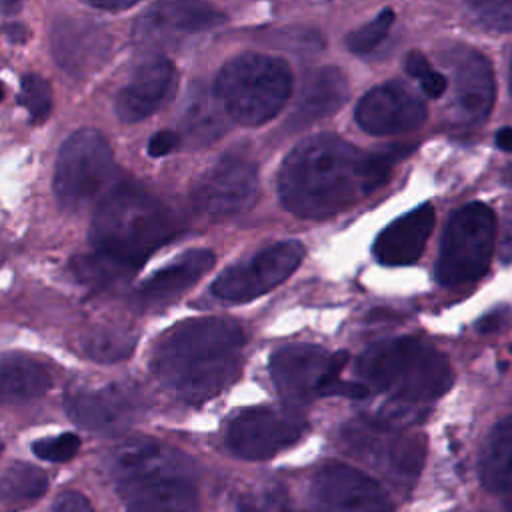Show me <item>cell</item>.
<instances>
[{"instance_id": "34", "label": "cell", "mask_w": 512, "mask_h": 512, "mask_svg": "<svg viewBox=\"0 0 512 512\" xmlns=\"http://www.w3.org/2000/svg\"><path fill=\"white\" fill-rule=\"evenodd\" d=\"M134 342L116 334H108V336H90L84 344V352L94 358V360H106V362H114L118 358H124L132 352Z\"/></svg>"}, {"instance_id": "1", "label": "cell", "mask_w": 512, "mask_h": 512, "mask_svg": "<svg viewBox=\"0 0 512 512\" xmlns=\"http://www.w3.org/2000/svg\"><path fill=\"white\" fill-rule=\"evenodd\" d=\"M392 162V154L364 152L332 134L312 136L284 158L278 196L294 216L330 218L380 188Z\"/></svg>"}, {"instance_id": "4", "label": "cell", "mask_w": 512, "mask_h": 512, "mask_svg": "<svg viewBox=\"0 0 512 512\" xmlns=\"http://www.w3.org/2000/svg\"><path fill=\"white\" fill-rule=\"evenodd\" d=\"M180 226L154 196L136 186H116L104 194L90 226L92 250L114 256L140 270L146 258L170 242Z\"/></svg>"}, {"instance_id": "20", "label": "cell", "mask_w": 512, "mask_h": 512, "mask_svg": "<svg viewBox=\"0 0 512 512\" xmlns=\"http://www.w3.org/2000/svg\"><path fill=\"white\" fill-rule=\"evenodd\" d=\"M176 70L160 54L146 56L134 70L132 78L118 92L114 112L122 122H138L150 116L172 92Z\"/></svg>"}, {"instance_id": "21", "label": "cell", "mask_w": 512, "mask_h": 512, "mask_svg": "<svg viewBox=\"0 0 512 512\" xmlns=\"http://www.w3.org/2000/svg\"><path fill=\"white\" fill-rule=\"evenodd\" d=\"M434 208L422 204L394 222H390L374 242V256L386 266H404L416 262L434 228Z\"/></svg>"}, {"instance_id": "8", "label": "cell", "mask_w": 512, "mask_h": 512, "mask_svg": "<svg viewBox=\"0 0 512 512\" xmlns=\"http://www.w3.org/2000/svg\"><path fill=\"white\" fill-rule=\"evenodd\" d=\"M114 154L106 138L82 128L66 138L58 152L54 192L68 210H80L94 202L112 184Z\"/></svg>"}, {"instance_id": "11", "label": "cell", "mask_w": 512, "mask_h": 512, "mask_svg": "<svg viewBox=\"0 0 512 512\" xmlns=\"http://www.w3.org/2000/svg\"><path fill=\"white\" fill-rule=\"evenodd\" d=\"M344 438L352 452L386 476L410 482L424 466V438L408 434L392 422H354L344 430Z\"/></svg>"}, {"instance_id": "22", "label": "cell", "mask_w": 512, "mask_h": 512, "mask_svg": "<svg viewBox=\"0 0 512 512\" xmlns=\"http://www.w3.org/2000/svg\"><path fill=\"white\" fill-rule=\"evenodd\" d=\"M214 264V254L206 248H194L180 254L162 270L154 272L140 288L138 302L144 308H162L180 298L194 286Z\"/></svg>"}, {"instance_id": "35", "label": "cell", "mask_w": 512, "mask_h": 512, "mask_svg": "<svg viewBox=\"0 0 512 512\" xmlns=\"http://www.w3.org/2000/svg\"><path fill=\"white\" fill-rule=\"evenodd\" d=\"M186 112H188L186 114V122H188L186 130L192 136H196L200 140H206V138L210 140V138H214L218 134L216 132L218 118L214 116V108L208 104V100L196 98Z\"/></svg>"}, {"instance_id": "36", "label": "cell", "mask_w": 512, "mask_h": 512, "mask_svg": "<svg viewBox=\"0 0 512 512\" xmlns=\"http://www.w3.org/2000/svg\"><path fill=\"white\" fill-rule=\"evenodd\" d=\"M178 144V136L176 132L172 130H162L158 134H154L148 142V154L154 156V158H160V156H166L168 152H172Z\"/></svg>"}, {"instance_id": "23", "label": "cell", "mask_w": 512, "mask_h": 512, "mask_svg": "<svg viewBox=\"0 0 512 512\" xmlns=\"http://www.w3.org/2000/svg\"><path fill=\"white\" fill-rule=\"evenodd\" d=\"M348 98V82L342 70L322 66L306 74L290 126H304L334 114Z\"/></svg>"}, {"instance_id": "38", "label": "cell", "mask_w": 512, "mask_h": 512, "mask_svg": "<svg viewBox=\"0 0 512 512\" xmlns=\"http://www.w3.org/2000/svg\"><path fill=\"white\" fill-rule=\"evenodd\" d=\"M84 2L94 8H102V10H126L134 4H138L140 0H84Z\"/></svg>"}, {"instance_id": "42", "label": "cell", "mask_w": 512, "mask_h": 512, "mask_svg": "<svg viewBox=\"0 0 512 512\" xmlns=\"http://www.w3.org/2000/svg\"><path fill=\"white\" fill-rule=\"evenodd\" d=\"M510 92H512V62H510Z\"/></svg>"}, {"instance_id": "39", "label": "cell", "mask_w": 512, "mask_h": 512, "mask_svg": "<svg viewBox=\"0 0 512 512\" xmlns=\"http://www.w3.org/2000/svg\"><path fill=\"white\" fill-rule=\"evenodd\" d=\"M496 144L506 150V152H512V128H502L498 134H496Z\"/></svg>"}, {"instance_id": "29", "label": "cell", "mask_w": 512, "mask_h": 512, "mask_svg": "<svg viewBox=\"0 0 512 512\" xmlns=\"http://www.w3.org/2000/svg\"><path fill=\"white\" fill-rule=\"evenodd\" d=\"M394 22V10L384 8L380 14H376L370 22L356 28L346 36V46L354 54H368L372 52L388 34L390 26Z\"/></svg>"}, {"instance_id": "2", "label": "cell", "mask_w": 512, "mask_h": 512, "mask_svg": "<svg viewBox=\"0 0 512 512\" xmlns=\"http://www.w3.org/2000/svg\"><path fill=\"white\" fill-rule=\"evenodd\" d=\"M244 334L226 318H192L168 328L154 344L156 378L188 404H202L226 390L242 364Z\"/></svg>"}, {"instance_id": "33", "label": "cell", "mask_w": 512, "mask_h": 512, "mask_svg": "<svg viewBox=\"0 0 512 512\" xmlns=\"http://www.w3.org/2000/svg\"><path fill=\"white\" fill-rule=\"evenodd\" d=\"M476 18L494 30H512V0H468Z\"/></svg>"}, {"instance_id": "25", "label": "cell", "mask_w": 512, "mask_h": 512, "mask_svg": "<svg viewBox=\"0 0 512 512\" xmlns=\"http://www.w3.org/2000/svg\"><path fill=\"white\" fill-rule=\"evenodd\" d=\"M480 478L494 492L512 488V416L500 420L488 434L480 458Z\"/></svg>"}, {"instance_id": "9", "label": "cell", "mask_w": 512, "mask_h": 512, "mask_svg": "<svg viewBox=\"0 0 512 512\" xmlns=\"http://www.w3.org/2000/svg\"><path fill=\"white\" fill-rule=\"evenodd\" d=\"M348 354H330L312 344H288L270 358V378L274 388L288 402H304L312 396H326L340 378Z\"/></svg>"}, {"instance_id": "6", "label": "cell", "mask_w": 512, "mask_h": 512, "mask_svg": "<svg viewBox=\"0 0 512 512\" xmlns=\"http://www.w3.org/2000/svg\"><path fill=\"white\" fill-rule=\"evenodd\" d=\"M216 98L224 112L246 126L274 118L292 94L290 66L270 54L244 52L222 66Z\"/></svg>"}, {"instance_id": "7", "label": "cell", "mask_w": 512, "mask_h": 512, "mask_svg": "<svg viewBox=\"0 0 512 512\" xmlns=\"http://www.w3.org/2000/svg\"><path fill=\"white\" fill-rule=\"evenodd\" d=\"M496 244V216L482 202L456 210L442 236L436 262V280L444 286H462L478 280L490 266Z\"/></svg>"}, {"instance_id": "37", "label": "cell", "mask_w": 512, "mask_h": 512, "mask_svg": "<svg viewBox=\"0 0 512 512\" xmlns=\"http://www.w3.org/2000/svg\"><path fill=\"white\" fill-rule=\"evenodd\" d=\"M52 512H94L90 502L78 492H64L58 496Z\"/></svg>"}, {"instance_id": "41", "label": "cell", "mask_w": 512, "mask_h": 512, "mask_svg": "<svg viewBox=\"0 0 512 512\" xmlns=\"http://www.w3.org/2000/svg\"><path fill=\"white\" fill-rule=\"evenodd\" d=\"M506 508H508V512H512V498L506 502Z\"/></svg>"}, {"instance_id": "27", "label": "cell", "mask_w": 512, "mask_h": 512, "mask_svg": "<svg viewBox=\"0 0 512 512\" xmlns=\"http://www.w3.org/2000/svg\"><path fill=\"white\" fill-rule=\"evenodd\" d=\"M48 488V478L42 470L16 462L0 476V500L4 504H24L40 498Z\"/></svg>"}, {"instance_id": "5", "label": "cell", "mask_w": 512, "mask_h": 512, "mask_svg": "<svg viewBox=\"0 0 512 512\" xmlns=\"http://www.w3.org/2000/svg\"><path fill=\"white\" fill-rule=\"evenodd\" d=\"M356 370L378 390L410 404L440 398L454 380L446 356L410 336L370 346Z\"/></svg>"}, {"instance_id": "26", "label": "cell", "mask_w": 512, "mask_h": 512, "mask_svg": "<svg viewBox=\"0 0 512 512\" xmlns=\"http://www.w3.org/2000/svg\"><path fill=\"white\" fill-rule=\"evenodd\" d=\"M70 270L78 282L90 286L92 290L112 288L130 280L138 272L136 266L98 250L74 256L70 260Z\"/></svg>"}, {"instance_id": "30", "label": "cell", "mask_w": 512, "mask_h": 512, "mask_svg": "<svg viewBox=\"0 0 512 512\" xmlns=\"http://www.w3.org/2000/svg\"><path fill=\"white\" fill-rule=\"evenodd\" d=\"M404 62H406L408 74H412V76L420 82V86H422V90L426 92V96H430V98H440V96L446 92V88H448L446 76L440 74V72H436V70L432 68V64H430L418 50L408 52V56H406Z\"/></svg>"}, {"instance_id": "14", "label": "cell", "mask_w": 512, "mask_h": 512, "mask_svg": "<svg viewBox=\"0 0 512 512\" xmlns=\"http://www.w3.org/2000/svg\"><path fill=\"white\" fill-rule=\"evenodd\" d=\"M454 86L450 98V118L456 126L482 124L494 102V74L490 62L474 48L456 46L442 54Z\"/></svg>"}, {"instance_id": "3", "label": "cell", "mask_w": 512, "mask_h": 512, "mask_svg": "<svg viewBox=\"0 0 512 512\" xmlns=\"http://www.w3.org/2000/svg\"><path fill=\"white\" fill-rule=\"evenodd\" d=\"M126 512H196L198 486L188 458L154 440H132L108 456Z\"/></svg>"}, {"instance_id": "19", "label": "cell", "mask_w": 512, "mask_h": 512, "mask_svg": "<svg viewBox=\"0 0 512 512\" xmlns=\"http://www.w3.org/2000/svg\"><path fill=\"white\" fill-rule=\"evenodd\" d=\"M68 416L82 428L98 434L124 432L138 412V402L128 388L104 386L98 390H74L64 398Z\"/></svg>"}, {"instance_id": "43", "label": "cell", "mask_w": 512, "mask_h": 512, "mask_svg": "<svg viewBox=\"0 0 512 512\" xmlns=\"http://www.w3.org/2000/svg\"><path fill=\"white\" fill-rule=\"evenodd\" d=\"M0 100H2V88H0Z\"/></svg>"}, {"instance_id": "18", "label": "cell", "mask_w": 512, "mask_h": 512, "mask_svg": "<svg viewBox=\"0 0 512 512\" xmlns=\"http://www.w3.org/2000/svg\"><path fill=\"white\" fill-rule=\"evenodd\" d=\"M50 46L62 70L72 76H86L106 62L112 40L108 32L94 22L60 18L52 26Z\"/></svg>"}, {"instance_id": "12", "label": "cell", "mask_w": 512, "mask_h": 512, "mask_svg": "<svg viewBox=\"0 0 512 512\" xmlns=\"http://www.w3.org/2000/svg\"><path fill=\"white\" fill-rule=\"evenodd\" d=\"M308 424L292 408H250L232 418L226 430L228 448L246 460H268L296 444Z\"/></svg>"}, {"instance_id": "40", "label": "cell", "mask_w": 512, "mask_h": 512, "mask_svg": "<svg viewBox=\"0 0 512 512\" xmlns=\"http://www.w3.org/2000/svg\"><path fill=\"white\" fill-rule=\"evenodd\" d=\"M20 8V0H0V10L2 12H14Z\"/></svg>"}, {"instance_id": "17", "label": "cell", "mask_w": 512, "mask_h": 512, "mask_svg": "<svg viewBox=\"0 0 512 512\" xmlns=\"http://www.w3.org/2000/svg\"><path fill=\"white\" fill-rule=\"evenodd\" d=\"M356 122L376 136H390L418 128L426 118L424 102L402 82H384L362 96Z\"/></svg>"}, {"instance_id": "15", "label": "cell", "mask_w": 512, "mask_h": 512, "mask_svg": "<svg viewBox=\"0 0 512 512\" xmlns=\"http://www.w3.org/2000/svg\"><path fill=\"white\" fill-rule=\"evenodd\" d=\"M258 196V172L252 160L228 154L220 158L194 186V204L210 216H230L248 210Z\"/></svg>"}, {"instance_id": "16", "label": "cell", "mask_w": 512, "mask_h": 512, "mask_svg": "<svg viewBox=\"0 0 512 512\" xmlns=\"http://www.w3.org/2000/svg\"><path fill=\"white\" fill-rule=\"evenodd\" d=\"M226 16L204 0H162L134 22L132 36L140 46H162L220 26Z\"/></svg>"}, {"instance_id": "31", "label": "cell", "mask_w": 512, "mask_h": 512, "mask_svg": "<svg viewBox=\"0 0 512 512\" xmlns=\"http://www.w3.org/2000/svg\"><path fill=\"white\" fill-rule=\"evenodd\" d=\"M238 512H294V510L286 490L278 484H272L246 496L240 502Z\"/></svg>"}, {"instance_id": "28", "label": "cell", "mask_w": 512, "mask_h": 512, "mask_svg": "<svg viewBox=\"0 0 512 512\" xmlns=\"http://www.w3.org/2000/svg\"><path fill=\"white\" fill-rule=\"evenodd\" d=\"M20 104L34 124L44 122L52 110L50 84L40 74H26L20 82Z\"/></svg>"}, {"instance_id": "13", "label": "cell", "mask_w": 512, "mask_h": 512, "mask_svg": "<svg viewBox=\"0 0 512 512\" xmlns=\"http://www.w3.org/2000/svg\"><path fill=\"white\" fill-rule=\"evenodd\" d=\"M310 498L318 512H392L386 490L342 462H328L314 474Z\"/></svg>"}, {"instance_id": "24", "label": "cell", "mask_w": 512, "mask_h": 512, "mask_svg": "<svg viewBox=\"0 0 512 512\" xmlns=\"http://www.w3.org/2000/svg\"><path fill=\"white\" fill-rule=\"evenodd\" d=\"M52 386L50 372L28 358H0V404H20L42 396Z\"/></svg>"}, {"instance_id": "10", "label": "cell", "mask_w": 512, "mask_h": 512, "mask_svg": "<svg viewBox=\"0 0 512 512\" xmlns=\"http://www.w3.org/2000/svg\"><path fill=\"white\" fill-rule=\"evenodd\" d=\"M302 258L304 246L296 240L272 244L252 258L226 268L210 290L222 302H250L282 284L300 266Z\"/></svg>"}, {"instance_id": "32", "label": "cell", "mask_w": 512, "mask_h": 512, "mask_svg": "<svg viewBox=\"0 0 512 512\" xmlns=\"http://www.w3.org/2000/svg\"><path fill=\"white\" fill-rule=\"evenodd\" d=\"M80 450V438L76 434H58L52 438H40L32 444V452L48 462H66Z\"/></svg>"}]
</instances>
